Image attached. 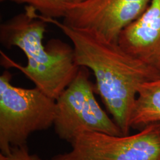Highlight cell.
Segmentation results:
<instances>
[{"label": "cell", "mask_w": 160, "mask_h": 160, "mask_svg": "<svg viewBox=\"0 0 160 160\" xmlns=\"http://www.w3.org/2000/svg\"><path fill=\"white\" fill-rule=\"evenodd\" d=\"M39 16L57 26L71 40L75 63L92 70L96 91L122 134L128 135L139 88L144 82L160 77V69L130 54L119 43L69 28L58 19Z\"/></svg>", "instance_id": "cell-1"}, {"label": "cell", "mask_w": 160, "mask_h": 160, "mask_svg": "<svg viewBox=\"0 0 160 160\" xmlns=\"http://www.w3.org/2000/svg\"><path fill=\"white\" fill-rule=\"evenodd\" d=\"M17 4L30 6L40 16L58 19L63 18L69 8L85 0H10Z\"/></svg>", "instance_id": "cell-9"}, {"label": "cell", "mask_w": 160, "mask_h": 160, "mask_svg": "<svg viewBox=\"0 0 160 160\" xmlns=\"http://www.w3.org/2000/svg\"><path fill=\"white\" fill-rule=\"evenodd\" d=\"M6 0H0V1L1 2H4V1H6Z\"/></svg>", "instance_id": "cell-12"}, {"label": "cell", "mask_w": 160, "mask_h": 160, "mask_svg": "<svg viewBox=\"0 0 160 160\" xmlns=\"http://www.w3.org/2000/svg\"><path fill=\"white\" fill-rule=\"evenodd\" d=\"M151 0H85L71 7L62 23L100 39L119 43L123 30L145 12Z\"/></svg>", "instance_id": "cell-6"}, {"label": "cell", "mask_w": 160, "mask_h": 160, "mask_svg": "<svg viewBox=\"0 0 160 160\" xmlns=\"http://www.w3.org/2000/svg\"><path fill=\"white\" fill-rule=\"evenodd\" d=\"M157 67L160 69V61H158V63H157Z\"/></svg>", "instance_id": "cell-11"}, {"label": "cell", "mask_w": 160, "mask_h": 160, "mask_svg": "<svg viewBox=\"0 0 160 160\" xmlns=\"http://www.w3.org/2000/svg\"><path fill=\"white\" fill-rule=\"evenodd\" d=\"M0 160H42L37 155L30 154L26 146L15 147L8 154L0 155Z\"/></svg>", "instance_id": "cell-10"}, {"label": "cell", "mask_w": 160, "mask_h": 160, "mask_svg": "<svg viewBox=\"0 0 160 160\" xmlns=\"http://www.w3.org/2000/svg\"><path fill=\"white\" fill-rule=\"evenodd\" d=\"M119 44L130 54L157 67L160 59V0H151L145 12L122 32Z\"/></svg>", "instance_id": "cell-7"}, {"label": "cell", "mask_w": 160, "mask_h": 160, "mask_svg": "<svg viewBox=\"0 0 160 160\" xmlns=\"http://www.w3.org/2000/svg\"><path fill=\"white\" fill-rule=\"evenodd\" d=\"M12 74L0 76V149L8 154L12 147L24 146L34 132L53 125L56 100L37 87L24 88L11 83Z\"/></svg>", "instance_id": "cell-3"}, {"label": "cell", "mask_w": 160, "mask_h": 160, "mask_svg": "<svg viewBox=\"0 0 160 160\" xmlns=\"http://www.w3.org/2000/svg\"><path fill=\"white\" fill-rule=\"evenodd\" d=\"M46 24L30 6L0 26V42L8 49L18 47L28 59L20 65L1 51V64L19 69L47 96L57 100L71 84L80 67L75 63L73 48L61 40L43 43Z\"/></svg>", "instance_id": "cell-2"}, {"label": "cell", "mask_w": 160, "mask_h": 160, "mask_svg": "<svg viewBox=\"0 0 160 160\" xmlns=\"http://www.w3.org/2000/svg\"><path fill=\"white\" fill-rule=\"evenodd\" d=\"M160 122V76L140 87L132 113L130 126Z\"/></svg>", "instance_id": "cell-8"}, {"label": "cell", "mask_w": 160, "mask_h": 160, "mask_svg": "<svg viewBox=\"0 0 160 160\" xmlns=\"http://www.w3.org/2000/svg\"><path fill=\"white\" fill-rule=\"evenodd\" d=\"M71 144L69 152L48 160H160V122L132 135L84 132Z\"/></svg>", "instance_id": "cell-5"}, {"label": "cell", "mask_w": 160, "mask_h": 160, "mask_svg": "<svg viewBox=\"0 0 160 160\" xmlns=\"http://www.w3.org/2000/svg\"><path fill=\"white\" fill-rule=\"evenodd\" d=\"M94 89L89 79L88 69L80 67L74 80L56 100L53 125L60 138L71 143L84 132L123 135L97 102Z\"/></svg>", "instance_id": "cell-4"}]
</instances>
